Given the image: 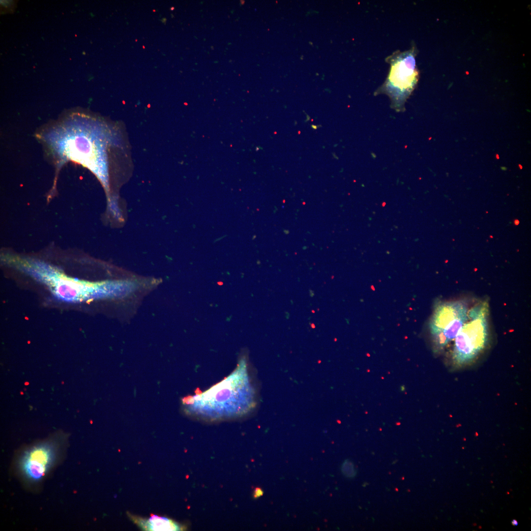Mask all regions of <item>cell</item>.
<instances>
[{"label": "cell", "mask_w": 531, "mask_h": 531, "mask_svg": "<svg viewBox=\"0 0 531 531\" xmlns=\"http://www.w3.org/2000/svg\"><path fill=\"white\" fill-rule=\"evenodd\" d=\"M44 135V140L63 162L71 160L87 167L108 188L107 142L97 123L73 115Z\"/></svg>", "instance_id": "6da1fadb"}, {"label": "cell", "mask_w": 531, "mask_h": 531, "mask_svg": "<svg viewBox=\"0 0 531 531\" xmlns=\"http://www.w3.org/2000/svg\"><path fill=\"white\" fill-rule=\"evenodd\" d=\"M23 270L48 287L58 299L80 302L129 294L135 288L129 282L105 281L90 283L66 276L46 264L33 262L23 266Z\"/></svg>", "instance_id": "7a4b0ae2"}, {"label": "cell", "mask_w": 531, "mask_h": 531, "mask_svg": "<svg viewBox=\"0 0 531 531\" xmlns=\"http://www.w3.org/2000/svg\"><path fill=\"white\" fill-rule=\"evenodd\" d=\"M244 358L239 362L236 370L222 382L208 391L184 402L192 411L202 415L212 417L229 416L243 414L249 407V384Z\"/></svg>", "instance_id": "3957f363"}, {"label": "cell", "mask_w": 531, "mask_h": 531, "mask_svg": "<svg viewBox=\"0 0 531 531\" xmlns=\"http://www.w3.org/2000/svg\"><path fill=\"white\" fill-rule=\"evenodd\" d=\"M489 315L486 301L469 310L468 319L454 339L452 358L455 365L471 363L485 348L489 334Z\"/></svg>", "instance_id": "277c9868"}, {"label": "cell", "mask_w": 531, "mask_h": 531, "mask_svg": "<svg viewBox=\"0 0 531 531\" xmlns=\"http://www.w3.org/2000/svg\"><path fill=\"white\" fill-rule=\"evenodd\" d=\"M390 62L389 75L381 90L390 97L393 108L402 111L418 80L414 53L409 50L395 54L391 57Z\"/></svg>", "instance_id": "5b68a950"}, {"label": "cell", "mask_w": 531, "mask_h": 531, "mask_svg": "<svg viewBox=\"0 0 531 531\" xmlns=\"http://www.w3.org/2000/svg\"><path fill=\"white\" fill-rule=\"evenodd\" d=\"M469 308L462 300L438 302L429 322L435 347L441 349L453 340L467 321Z\"/></svg>", "instance_id": "8992f818"}, {"label": "cell", "mask_w": 531, "mask_h": 531, "mask_svg": "<svg viewBox=\"0 0 531 531\" xmlns=\"http://www.w3.org/2000/svg\"><path fill=\"white\" fill-rule=\"evenodd\" d=\"M54 445L49 442L35 445L25 452L20 460L22 472L29 479H41L52 466L56 458Z\"/></svg>", "instance_id": "52a82bcc"}, {"label": "cell", "mask_w": 531, "mask_h": 531, "mask_svg": "<svg viewBox=\"0 0 531 531\" xmlns=\"http://www.w3.org/2000/svg\"><path fill=\"white\" fill-rule=\"evenodd\" d=\"M133 521L145 531H179L181 527L176 522L166 517L152 515L148 519L132 517Z\"/></svg>", "instance_id": "ba28073f"}, {"label": "cell", "mask_w": 531, "mask_h": 531, "mask_svg": "<svg viewBox=\"0 0 531 531\" xmlns=\"http://www.w3.org/2000/svg\"><path fill=\"white\" fill-rule=\"evenodd\" d=\"M342 471L345 475L349 477H354L356 473L354 465L348 460L343 464Z\"/></svg>", "instance_id": "9c48e42d"}, {"label": "cell", "mask_w": 531, "mask_h": 531, "mask_svg": "<svg viewBox=\"0 0 531 531\" xmlns=\"http://www.w3.org/2000/svg\"><path fill=\"white\" fill-rule=\"evenodd\" d=\"M263 491L260 488H256L253 492V497L255 498H259L263 495Z\"/></svg>", "instance_id": "30bf717a"}, {"label": "cell", "mask_w": 531, "mask_h": 531, "mask_svg": "<svg viewBox=\"0 0 531 531\" xmlns=\"http://www.w3.org/2000/svg\"><path fill=\"white\" fill-rule=\"evenodd\" d=\"M515 224L516 225H518V224H519V221H518V220H516V221H515Z\"/></svg>", "instance_id": "8fae6325"}]
</instances>
